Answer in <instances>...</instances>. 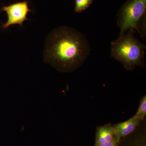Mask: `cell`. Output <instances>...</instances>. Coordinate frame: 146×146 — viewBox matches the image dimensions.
Here are the masks:
<instances>
[{
  "mask_svg": "<svg viewBox=\"0 0 146 146\" xmlns=\"http://www.w3.org/2000/svg\"><path fill=\"white\" fill-rule=\"evenodd\" d=\"M90 48L86 37L74 29L61 27L47 38L44 60L60 70L74 69L85 60Z\"/></svg>",
  "mask_w": 146,
  "mask_h": 146,
  "instance_id": "cell-1",
  "label": "cell"
},
{
  "mask_svg": "<svg viewBox=\"0 0 146 146\" xmlns=\"http://www.w3.org/2000/svg\"><path fill=\"white\" fill-rule=\"evenodd\" d=\"M134 31L129 30L111 43V56L128 70L141 65L145 55V45L134 36Z\"/></svg>",
  "mask_w": 146,
  "mask_h": 146,
  "instance_id": "cell-2",
  "label": "cell"
},
{
  "mask_svg": "<svg viewBox=\"0 0 146 146\" xmlns=\"http://www.w3.org/2000/svg\"><path fill=\"white\" fill-rule=\"evenodd\" d=\"M146 0H129L123 6L118 15L120 35L129 29L138 31V23L145 16Z\"/></svg>",
  "mask_w": 146,
  "mask_h": 146,
  "instance_id": "cell-3",
  "label": "cell"
},
{
  "mask_svg": "<svg viewBox=\"0 0 146 146\" xmlns=\"http://www.w3.org/2000/svg\"><path fill=\"white\" fill-rule=\"evenodd\" d=\"M1 11H5L8 16L7 21L3 24L2 27L4 29H6L13 25L23 26L24 22L29 20L27 16L29 12H31L32 10L29 8L28 3L24 1L4 6Z\"/></svg>",
  "mask_w": 146,
  "mask_h": 146,
  "instance_id": "cell-4",
  "label": "cell"
},
{
  "mask_svg": "<svg viewBox=\"0 0 146 146\" xmlns=\"http://www.w3.org/2000/svg\"><path fill=\"white\" fill-rule=\"evenodd\" d=\"M142 120L133 117L129 119L119 123L113 126L115 131V138L120 142L121 138L125 137L133 132L139 125Z\"/></svg>",
  "mask_w": 146,
  "mask_h": 146,
  "instance_id": "cell-5",
  "label": "cell"
},
{
  "mask_svg": "<svg viewBox=\"0 0 146 146\" xmlns=\"http://www.w3.org/2000/svg\"><path fill=\"white\" fill-rule=\"evenodd\" d=\"M115 136L114 129L110 124L99 127L97 129L95 145L112 141Z\"/></svg>",
  "mask_w": 146,
  "mask_h": 146,
  "instance_id": "cell-6",
  "label": "cell"
},
{
  "mask_svg": "<svg viewBox=\"0 0 146 146\" xmlns=\"http://www.w3.org/2000/svg\"><path fill=\"white\" fill-rule=\"evenodd\" d=\"M94 0H75V11L77 13H81L85 10L93 2Z\"/></svg>",
  "mask_w": 146,
  "mask_h": 146,
  "instance_id": "cell-7",
  "label": "cell"
},
{
  "mask_svg": "<svg viewBox=\"0 0 146 146\" xmlns=\"http://www.w3.org/2000/svg\"><path fill=\"white\" fill-rule=\"evenodd\" d=\"M146 115V96L141 99L138 111L134 117L141 120L144 119Z\"/></svg>",
  "mask_w": 146,
  "mask_h": 146,
  "instance_id": "cell-8",
  "label": "cell"
},
{
  "mask_svg": "<svg viewBox=\"0 0 146 146\" xmlns=\"http://www.w3.org/2000/svg\"><path fill=\"white\" fill-rule=\"evenodd\" d=\"M119 142L117 141L115 138L112 141L107 142V143H104L96 146H119Z\"/></svg>",
  "mask_w": 146,
  "mask_h": 146,
  "instance_id": "cell-9",
  "label": "cell"
},
{
  "mask_svg": "<svg viewBox=\"0 0 146 146\" xmlns=\"http://www.w3.org/2000/svg\"></svg>",
  "mask_w": 146,
  "mask_h": 146,
  "instance_id": "cell-10",
  "label": "cell"
}]
</instances>
